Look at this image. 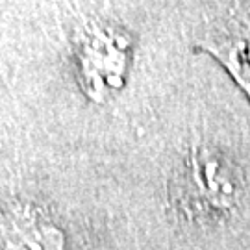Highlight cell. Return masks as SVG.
<instances>
[{
  "instance_id": "obj_1",
  "label": "cell",
  "mask_w": 250,
  "mask_h": 250,
  "mask_svg": "<svg viewBox=\"0 0 250 250\" xmlns=\"http://www.w3.org/2000/svg\"><path fill=\"white\" fill-rule=\"evenodd\" d=\"M172 198L189 215L213 213L233 204L235 188L211 152L195 148L172 184Z\"/></svg>"
},
{
  "instance_id": "obj_2",
  "label": "cell",
  "mask_w": 250,
  "mask_h": 250,
  "mask_svg": "<svg viewBox=\"0 0 250 250\" xmlns=\"http://www.w3.org/2000/svg\"><path fill=\"white\" fill-rule=\"evenodd\" d=\"M198 46L213 54L250 97V13L228 19Z\"/></svg>"
}]
</instances>
